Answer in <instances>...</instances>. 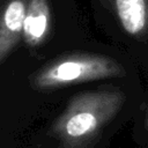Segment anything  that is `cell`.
Returning a JSON list of instances; mask_svg holds the SVG:
<instances>
[{
  "label": "cell",
  "mask_w": 148,
  "mask_h": 148,
  "mask_svg": "<svg viewBox=\"0 0 148 148\" xmlns=\"http://www.w3.org/2000/svg\"><path fill=\"white\" fill-rule=\"evenodd\" d=\"M116 9L124 29L130 35H138L146 28V0H116Z\"/></svg>",
  "instance_id": "5"
},
{
  "label": "cell",
  "mask_w": 148,
  "mask_h": 148,
  "mask_svg": "<svg viewBox=\"0 0 148 148\" xmlns=\"http://www.w3.org/2000/svg\"><path fill=\"white\" fill-rule=\"evenodd\" d=\"M24 0H10L2 10L0 23V62H3L17 44L27 15Z\"/></svg>",
  "instance_id": "3"
},
{
  "label": "cell",
  "mask_w": 148,
  "mask_h": 148,
  "mask_svg": "<svg viewBox=\"0 0 148 148\" xmlns=\"http://www.w3.org/2000/svg\"><path fill=\"white\" fill-rule=\"evenodd\" d=\"M124 103L125 95L117 88L80 92L54 120L52 134L64 148H88Z\"/></svg>",
  "instance_id": "1"
},
{
  "label": "cell",
  "mask_w": 148,
  "mask_h": 148,
  "mask_svg": "<svg viewBox=\"0 0 148 148\" xmlns=\"http://www.w3.org/2000/svg\"><path fill=\"white\" fill-rule=\"evenodd\" d=\"M145 127L148 130V109H147V112H146V117H145Z\"/></svg>",
  "instance_id": "6"
},
{
  "label": "cell",
  "mask_w": 148,
  "mask_h": 148,
  "mask_svg": "<svg viewBox=\"0 0 148 148\" xmlns=\"http://www.w3.org/2000/svg\"><path fill=\"white\" fill-rule=\"evenodd\" d=\"M50 9L46 0H30L24 20L23 37L28 45L37 46L46 37L50 28Z\"/></svg>",
  "instance_id": "4"
},
{
  "label": "cell",
  "mask_w": 148,
  "mask_h": 148,
  "mask_svg": "<svg viewBox=\"0 0 148 148\" xmlns=\"http://www.w3.org/2000/svg\"><path fill=\"white\" fill-rule=\"evenodd\" d=\"M124 75L123 66L110 57L87 52L71 53L43 66L34 74L31 84L39 90H50Z\"/></svg>",
  "instance_id": "2"
}]
</instances>
